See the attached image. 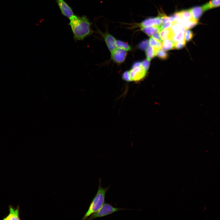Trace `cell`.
<instances>
[{
    "instance_id": "cell-5",
    "label": "cell",
    "mask_w": 220,
    "mask_h": 220,
    "mask_svg": "<svg viewBox=\"0 0 220 220\" xmlns=\"http://www.w3.org/2000/svg\"><path fill=\"white\" fill-rule=\"evenodd\" d=\"M111 53V59L117 64H120L123 62L127 54L126 51L117 48Z\"/></svg>"
},
{
    "instance_id": "cell-22",
    "label": "cell",
    "mask_w": 220,
    "mask_h": 220,
    "mask_svg": "<svg viewBox=\"0 0 220 220\" xmlns=\"http://www.w3.org/2000/svg\"><path fill=\"white\" fill-rule=\"evenodd\" d=\"M194 34L191 30L187 29L184 33V39L186 42L190 41L193 38Z\"/></svg>"
},
{
    "instance_id": "cell-17",
    "label": "cell",
    "mask_w": 220,
    "mask_h": 220,
    "mask_svg": "<svg viewBox=\"0 0 220 220\" xmlns=\"http://www.w3.org/2000/svg\"><path fill=\"white\" fill-rule=\"evenodd\" d=\"M116 44L117 48L126 51H129L131 49V46L129 44L120 40L116 39Z\"/></svg>"
},
{
    "instance_id": "cell-13",
    "label": "cell",
    "mask_w": 220,
    "mask_h": 220,
    "mask_svg": "<svg viewBox=\"0 0 220 220\" xmlns=\"http://www.w3.org/2000/svg\"><path fill=\"white\" fill-rule=\"evenodd\" d=\"M170 28L174 35L181 31H185L186 30V29L182 24L174 21L173 22Z\"/></svg>"
},
{
    "instance_id": "cell-4",
    "label": "cell",
    "mask_w": 220,
    "mask_h": 220,
    "mask_svg": "<svg viewBox=\"0 0 220 220\" xmlns=\"http://www.w3.org/2000/svg\"><path fill=\"white\" fill-rule=\"evenodd\" d=\"M131 81H139L143 79L146 74V72L141 66L134 67L128 71Z\"/></svg>"
},
{
    "instance_id": "cell-2",
    "label": "cell",
    "mask_w": 220,
    "mask_h": 220,
    "mask_svg": "<svg viewBox=\"0 0 220 220\" xmlns=\"http://www.w3.org/2000/svg\"><path fill=\"white\" fill-rule=\"evenodd\" d=\"M109 186L106 188L102 187L101 179H99L98 190L93 199L92 200L87 211L82 219H87L92 214L98 211L102 206L105 201V195Z\"/></svg>"
},
{
    "instance_id": "cell-10",
    "label": "cell",
    "mask_w": 220,
    "mask_h": 220,
    "mask_svg": "<svg viewBox=\"0 0 220 220\" xmlns=\"http://www.w3.org/2000/svg\"><path fill=\"white\" fill-rule=\"evenodd\" d=\"M159 33L162 40L167 39L172 40L174 36L170 28L160 31Z\"/></svg>"
},
{
    "instance_id": "cell-27",
    "label": "cell",
    "mask_w": 220,
    "mask_h": 220,
    "mask_svg": "<svg viewBox=\"0 0 220 220\" xmlns=\"http://www.w3.org/2000/svg\"><path fill=\"white\" fill-rule=\"evenodd\" d=\"M173 22H168L166 23L163 24L162 25H161L159 26V31H161L162 30H163L170 27L172 25Z\"/></svg>"
},
{
    "instance_id": "cell-21",
    "label": "cell",
    "mask_w": 220,
    "mask_h": 220,
    "mask_svg": "<svg viewBox=\"0 0 220 220\" xmlns=\"http://www.w3.org/2000/svg\"><path fill=\"white\" fill-rule=\"evenodd\" d=\"M159 16L161 20L162 24L174 21V19L171 16H168L165 14H161Z\"/></svg>"
},
{
    "instance_id": "cell-18",
    "label": "cell",
    "mask_w": 220,
    "mask_h": 220,
    "mask_svg": "<svg viewBox=\"0 0 220 220\" xmlns=\"http://www.w3.org/2000/svg\"><path fill=\"white\" fill-rule=\"evenodd\" d=\"M180 18L185 20H190L194 19L190 9L182 10L179 12Z\"/></svg>"
},
{
    "instance_id": "cell-26",
    "label": "cell",
    "mask_w": 220,
    "mask_h": 220,
    "mask_svg": "<svg viewBox=\"0 0 220 220\" xmlns=\"http://www.w3.org/2000/svg\"><path fill=\"white\" fill-rule=\"evenodd\" d=\"M149 45V41L148 40H146L142 42L140 44L139 46L141 49L145 50L147 48Z\"/></svg>"
},
{
    "instance_id": "cell-29",
    "label": "cell",
    "mask_w": 220,
    "mask_h": 220,
    "mask_svg": "<svg viewBox=\"0 0 220 220\" xmlns=\"http://www.w3.org/2000/svg\"><path fill=\"white\" fill-rule=\"evenodd\" d=\"M152 37L158 41L161 42L162 41V40L160 37L158 32H156L153 34L152 35Z\"/></svg>"
},
{
    "instance_id": "cell-25",
    "label": "cell",
    "mask_w": 220,
    "mask_h": 220,
    "mask_svg": "<svg viewBox=\"0 0 220 220\" xmlns=\"http://www.w3.org/2000/svg\"><path fill=\"white\" fill-rule=\"evenodd\" d=\"M150 65L149 61L147 59L141 62V66L143 70L147 72L148 70Z\"/></svg>"
},
{
    "instance_id": "cell-23",
    "label": "cell",
    "mask_w": 220,
    "mask_h": 220,
    "mask_svg": "<svg viewBox=\"0 0 220 220\" xmlns=\"http://www.w3.org/2000/svg\"><path fill=\"white\" fill-rule=\"evenodd\" d=\"M156 56L160 59L165 60L168 58V53L160 49L156 52Z\"/></svg>"
},
{
    "instance_id": "cell-7",
    "label": "cell",
    "mask_w": 220,
    "mask_h": 220,
    "mask_svg": "<svg viewBox=\"0 0 220 220\" xmlns=\"http://www.w3.org/2000/svg\"><path fill=\"white\" fill-rule=\"evenodd\" d=\"M55 1L62 14L69 18L74 15L71 7L64 0Z\"/></svg>"
},
{
    "instance_id": "cell-6",
    "label": "cell",
    "mask_w": 220,
    "mask_h": 220,
    "mask_svg": "<svg viewBox=\"0 0 220 220\" xmlns=\"http://www.w3.org/2000/svg\"><path fill=\"white\" fill-rule=\"evenodd\" d=\"M102 37L103 38L110 52H112L116 48L115 38L108 32L103 33L99 32Z\"/></svg>"
},
{
    "instance_id": "cell-1",
    "label": "cell",
    "mask_w": 220,
    "mask_h": 220,
    "mask_svg": "<svg viewBox=\"0 0 220 220\" xmlns=\"http://www.w3.org/2000/svg\"><path fill=\"white\" fill-rule=\"evenodd\" d=\"M69 19L75 41L83 40L93 33L91 23L86 16L74 15Z\"/></svg>"
},
{
    "instance_id": "cell-20",
    "label": "cell",
    "mask_w": 220,
    "mask_h": 220,
    "mask_svg": "<svg viewBox=\"0 0 220 220\" xmlns=\"http://www.w3.org/2000/svg\"><path fill=\"white\" fill-rule=\"evenodd\" d=\"M185 32L182 31L174 35L172 40L175 43L183 40L184 39Z\"/></svg>"
},
{
    "instance_id": "cell-14",
    "label": "cell",
    "mask_w": 220,
    "mask_h": 220,
    "mask_svg": "<svg viewBox=\"0 0 220 220\" xmlns=\"http://www.w3.org/2000/svg\"><path fill=\"white\" fill-rule=\"evenodd\" d=\"M141 30L148 36L159 31V26L140 28Z\"/></svg>"
},
{
    "instance_id": "cell-11",
    "label": "cell",
    "mask_w": 220,
    "mask_h": 220,
    "mask_svg": "<svg viewBox=\"0 0 220 220\" xmlns=\"http://www.w3.org/2000/svg\"><path fill=\"white\" fill-rule=\"evenodd\" d=\"M190 9L193 18L197 20H198L204 12L202 6H196Z\"/></svg>"
},
{
    "instance_id": "cell-8",
    "label": "cell",
    "mask_w": 220,
    "mask_h": 220,
    "mask_svg": "<svg viewBox=\"0 0 220 220\" xmlns=\"http://www.w3.org/2000/svg\"><path fill=\"white\" fill-rule=\"evenodd\" d=\"M162 24L161 20L158 16L156 18H147L139 24L140 28L150 26H158Z\"/></svg>"
},
{
    "instance_id": "cell-19",
    "label": "cell",
    "mask_w": 220,
    "mask_h": 220,
    "mask_svg": "<svg viewBox=\"0 0 220 220\" xmlns=\"http://www.w3.org/2000/svg\"><path fill=\"white\" fill-rule=\"evenodd\" d=\"M145 54L147 59L149 61L156 56V52L153 48L150 46H148L146 49Z\"/></svg>"
},
{
    "instance_id": "cell-3",
    "label": "cell",
    "mask_w": 220,
    "mask_h": 220,
    "mask_svg": "<svg viewBox=\"0 0 220 220\" xmlns=\"http://www.w3.org/2000/svg\"><path fill=\"white\" fill-rule=\"evenodd\" d=\"M124 210L127 209L114 207L110 204L105 203L98 211L92 214L87 219L93 220L97 218L111 215L116 211Z\"/></svg>"
},
{
    "instance_id": "cell-9",
    "label": "cell",
    "mask_w": 220,
    "mask_h": 220,
    "mask_svg": "<svg viewBox=\"0 0 220 220\" xmlns=\"http://www.w3.org/2000/svg\"><path fill=\"white\" fill-rule=\"evenodd\" d=\"M9 213L8 215L5 217L4 220H20L19 217V208L18 206L15 209L11 205H9Z\"/></svg>"
},
{
    "instance_id": "cell-12",
    "label": "cell",
    "mask_w": 220,
    "mask_h": 220,
    "mask_svg": "<svg viewBox=\"0 0 220 220\" xmlns=\"http://www.w3.org/2000/svg\"><path fill=\"white\" fill-rule=\"evenodd\" d=\"M204 12L212 8L220 6V0H211L202 6Z\"/></svg>"
},
{
    "instance_id": "cell-16",
    "label": "cell",
    "mask_w": 220,
    "mask_h": 220,
    "mask_svg": "<svg viewBox=\"0 0 220 220\" xmlns=\"http://www.w3.org/2000/svg\"><path fill=\"white\" fill-rule=\"evenodd\" d=\"M149 45L152 47L156 52L161 48L162 43L160 41L156 40L152 37H150L149 40Z\"/></svg>"
},
{
    "instance_id": "cell-15",
    "label": "cell",
    "mask_w": 220,
    "mask_h": 220,
    "mask_svg": "<svg viewBox=\"0 0 220 220\" xmlns=\"http://www.w3.org/2000/svg\"><path fill=\"white\" fill-rule=\"evenodd\" d=\"M175 42L172 40L167 39L164 40L162 42V50L164 51L170 50L174 49Z\"/></svg>"
},
{
    "instance_id": "cell-28",
    "label": "cell",
    "mask_w": 220,
    "mask_h": 220,
    "mask_svg": "<svg viewBox=\"0 0 220 220\" xmlns=\"http://www.w3.org/2000/svg\"><path fill=\"white\" fill-rule=\"evenodd\" d=\"M122 78L124 80L127 82H130L128 71L125 72L122 75Z\"/></svg>"
},
{
    "instance_id": "cell-24",
    "label": "cell",
    "mask_w": 220,
    "mask_h": 220,
    "mask_svg": "<svg viewBox=\"0 0 220 220\" xmlns=\"http://www.w3.org/2000/svg\"><path fill=\"white\" fill-rule=\"evenodd\" d=\"M186 45V41L184 39L183 40L175 43L174 49H180L182 48Z\"/></svg>"
}]
</instances>
